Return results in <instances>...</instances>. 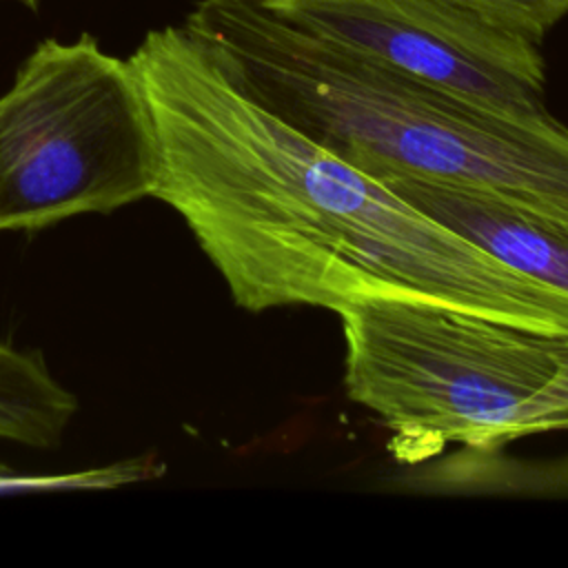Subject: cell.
<instances>
[{
  "instance_id": "obj_7",
  "label": "cell",
  "mask_w": 568,
  "mask_h": 568,
  "mask_svg": "<svg viewBox=\"0 0 568 568\" xmlns=\"http://www.w3.org/2000/svg\"><path fill=\"white\" fill-rule=\"evenodd\" d=\"M78 413V397L49 371L38 351L0 342V439L58 448Z\"/></svg>"
},
{
  "instance_id": "obj_9",
  "label": "cell",
  "mask_w": 568,
  "mask_h": 568,
  "mask_svg": "<svg viewBox=\"0 0 568 568\" xmlns=\"http://www.w3.org/2000/svg\"><path fill=\"white\" fill-rule=\"evenodd\" d=\"M13 2H20L22 7H27V9H31V11H36L38 7H40V2L42 0H13Z\"/></svg>"
},
{
  "instance_id": "obj_8",
  "label": "cell",
  "mask_w": 568,
  "mask_h": 568,
  "mask_svg": "<svg viewBox=\"0 0 568 568\" xmlns=\"http://www.w3.org/2000/svg\"><path fill=\"white\" fill-rule=\"evenodd\" d=\"M541 47L568 16V0H439Z\"/></svg>"
},
{
  "instance_id": "obj_4",
  "label": "cell",
  "mask_w": 568,
  "mask_h": 568,
  "mask_svg": "<svg viewBox=\"0 0 568 568\" xmlns=\"http://www.w3.org/2000/svg\"><path fill=\"white\" fill-rule=\"evenodd\" d=\"M158 135L129 60L47 38L0 95V233L153 197Z\"/></svg>"
},
{
  "instance_id": "obj_2",
  "label": "cell",
  "mask_w": 568,
  "mask_h": 568,
  "mask_svg": "<svg viewBox=\"0 0 568 568\" xmlns=\"http://www.w3.org/2000/svg\"><path fill=\"white\" fill-rule=\"evenodd\" d=\"M182 29L246 98L364 173L493 189L568 217V124L517 118L333 40L260 0H197Z\"/></svg>"
},
{
  "instance_id": "obj_11",
  "label": "cell",
  "mask_w": 568,
  "mask_h": 568,
  "mask_svg": "<svg viewBox=\"0 0 568 568\" xmlns=\"http://www.w3.org/2000/svg\"><path fill=\"white\" fill-rule=\"evenodd\" d=\"M9 479H11V473H9V468L0 464V484H4V481H9Z\"/></svg>"
},
{
  "instance_id": "obj_6",
  "label": "cell",
  "mask_w": 568,
  "mask_h": 568,
  "mask_svg": "<svg viewBox=\"0 0 568 568\" xmlns=\"http://www.w3.org/2000/svg\"><path fill=\"white\" fill-rule=\"evenodd\" d=\"M366 175L497 262L568 293V217L493 189L393 169Z\"/></svg>"
},
{
  "instance_id": "obj_10",
  "label": "cell",
  "mask_w": 568,
  "mask_h": 568,
  "mask_svg": "<svg viewBox=\"0 0 568 568\" xmlns=\"http://www.w3.org/2000/svg\"><path fill=\"white\" fill-rule=\"evenodd\" d=\"M564 357H566V373H564V388L568 393V339H566V351H564Z\"/></svg>"
},
{
  "instance_id": "obj_5",
  "label": "cell",
  "mask_w": 568,
  "mask_h": 568,
  "mask_svg": "<svg viewBox=\"0 0 568 568\" xmlns=\"http://www.w3.org/2000/svg\"><path fill=\"white\" fill-rule=\"evenodd\" d=\"M280 20L517 118H546L537 44L439 0H260Z\"/></svg>"
},
{
  "instance_id": "obj_1",
  "label": "cell",
  "mask_w": 568,
  "mask_h": 568,
  "mask_svg": "<svg viewBox=\"0 0 568 568\" xmlns=\"http://www.w3.org/2000/svg\"><path fill=\"white\" fill-rule=\"evenodd\" d=\"M158 135L153 197L251 313L433 302L568 339V293L430 220L235 89L180 27L126 58Z\"/></svg>"
},
{
  "instance_id": "obj_3",
  "label": "cell",
  "mask_w": 568,
  "mask_h": 568,
  "mask_svg": "<svg viewBox=\"0 0 568 568\" xmlns=\"http://www.w3.org/2000/svg\"><path fill=\"white\" fill-rule=\"evenodd\" d=\"M337 315L346 393L395 433L488 450L568 430L564 337L433 302L375 300Z\"/></svg>"
}]
</instances>
